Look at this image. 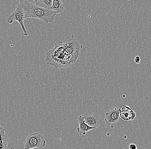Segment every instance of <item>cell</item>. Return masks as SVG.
Returning <instances> with one entry per match:
<instances>
[{
	"label": "cell",
	"instance_id": "6da1fadb",
	"mask_svg": "<svg viewBox=\"0 0 151 149\" xmlns=\"http://www.w3.org/2000/svg\"><path fill=\"white\" fill-rule=\"evenodd\" d=\"M19 3H21L24 10V19H38L47 23L53 22L54 20L57 13L54 10L40 7L27 0Z\"/></svg>",
	"mask_w": 151,
	"mask_h": 149
},
{
	"label": "cell",
	"instance_id": "5b68a950",
	"mask_svg": "<svg viewBox=\"0 0 151 149\" xmlns=\"http://www.w3.org/2000/svg\"><path fill=\"white\" fill-rule=\"evenodd\" d=\"M119 109L114 108L108 110L106 113L105 121L107 125H112L119 119Z\"/></svg>",
	"mask_w": 151,
	"mask_h": 149
},
{
	"label": "cell",
	"instance_id": "ba28073f",
	"mask_svg": "<svg viewBox=\"0 0 151 149\" xmlns=\"http://www.w3.org/2000/svg\"><path fill=\"white\" fill-rule=\"evenodd\" d=\"M78 121H79V127L77 128V132L81 135H86V133L88 131H90L96 129L93 127H91L87 125L84 120L83 116H80L78 117Z\"/></svg>",
	"mask_w": 151,
	"mask_h": 149
},
{
	"label": "cell",
	"instance_id": "3957f363",
	"mask_svg": "<svg viewBox=\"0 0 151 149\" xmlns=\"http://www.w3.org/2000/svg\"><path fill=\"white\" fill-rule=\"evenodd\" d=\"M46 144V140L42 135L39 133H33L29 135L25 140L24 148H42Z\"/></svg>",
	"mask_w": 151,
	"mask_h": 149
},
{
	"label": "cell",
	"instance_id": "8fae6325",
	"mask_svg": "<svg viewBox=\"0 0 151 149\" xmlns=\"http://www.w3.org/2000/svg\"><path fill=\"white\" fill-rule=\"evenodd\" d=\"M27 1H29V2L32 3L34 4L40 6V7L46 8L42 0H27Z\"/></svg>",
	"mask_w": 151,
	"mask_h": 149
},
{
	"label": "cell",
	"instance_id": "7a4b0ae2",
	"mask_svg": "<svg viewBox=\"0 0 151 149\" xmlns=\"http://www.w3.org/2000/svg\"><path fill=\"white\" fill-rule=\"evenodd\" d=\"M63 53L70 64H74L80 55L82 45L75 39L73 35L68 36L63 43Z\"/></svg>",
	"mask_w": 151,
	"mask_h": 149
},
{
	"label": "cell",
	"instance_id": "9c48e42d",
	"mask_svg": "<svg viewBox=\"0 0 151 149\" xmlns=\"http://www.w3.org/2000/svg\"><path fill=\"white\" fill-rule=\"evenodd\" d=\"M9 142V137L5 133L4 129L0 126V149H6Z\"/></svg>",
	"mask_w": 151,
	"mask_h": 149
},
{
	"label": "cell",
	"instance_id": "30bf717a",
	"mask_svg": "<svg viewBox=\"0 0 151 149\" xmlns=\"http://www.w3.org/2000/svg\"><path fill=\"white\" fill-rule=\"evenodd\" d=\"M50 9L55 11L57 14L62 13L64 10V4L61 0H52V5Z\"/></svg>",
	"mask_w": 151,
	"mask_h": 149
},
{
	"label": "cell",
	"instance_id": "4fadbf2b",
	"mask_svg": "<svg viewBox=\"0 0 151 149\" xmlns=\"http://www.w3.org/2000/svg\"><path fill=\"white\" fill-rule=\"evenodd\" d=\"M134 61L137 64H139L140 63V58L139 56H136L134 58Z\"/></svg>",
	"mask_w": 151,
	"mask_h": 149
},
{
	"label": "cell",
	"instance_id": "5bb4252c",
	"mask_svg": "<svg viewBox=\"0 0 151 149\" xmlns=\"http://www.w3.org/2000/svg\"><path fill=\"white\" fill-rule=\"evenodd\" d=\"M129 148L130 149H137V147L136 145L134 144H131L129 145Z\"/></svg>",
	"mask_w": 151,
	"mask_h": 149
},
{
	"label": "cell",
	"instance_id": "8992f818",
	"mask_svg": "<svg viewBox=\"0 0 151 149\" xmlns=\"http://www.w3.org/2000/svg\"><path fill=\"white\" fill-rule=\"evenodd\" d=\"M119 117L124 121L132 120L135 118L136 113L131 107L124 106L119 109Z\"/></svg>",
	"mask_w": 151,
	"mask_h": 149
},
{
	"label": "cell",
	"instance_id": "9a60e30c",
	"mask_svg": "<svg viewBox=\"0 0 151 149\" xmlns=\"http://www.w3.org/2000/svg\"><path fill=\"white\" fill-rule=\"evenodd\" d=\"M17 1H19V2H22L23 1H25V0H17Z\"/></svg>",
	"mask_w": 151,
	"mask_h": 149
},
{
	"label": "cell",
	"instance_id": "52a82bcc",
	"mask_svg": "<svg viewBox=\"0 0 151 149\" xmlns=\"http://www.w3.org/2000/svg\"><path fill=\"white\" fill-rule=\"evenodd\" d=\"M85 122L91 127L98 128L102 123L101 119L96 114H87L83 116Z\"/></svg>",
	"mask_w": 151,
	"mask_h": 149
},
{
	"label": "cell",
	"instance_id": "277c9868",
	"mask_svg": "<svg viewBox=\"0 0 151 149\" xmlns=\"http://www.w3.org/2000/svg\"><path fill=\"white\" fill-rule=\"evenodd\" d=\"M24 10L21 3L17 5V8L14 10V12L8 17L7 19V22L8 23H12L14 21H16L19 22L20 25L22 29L24 32V36H28V33L26 29L24 27Z\"/></svg>",
	"mask_w": 151,
	"mask_h": 149
},
{
	"label": "cell",
	"instance_id": "7c38bea8",
	"mask_svg": "<svg viewBox=\"0 0 151 149\" xmlns=\"http://www.w3.org/2000/svg\"><path fill=\"white\" fill-rule=\"evenodd\" d=\"M42 1L45 6L46 8L50 9L52 5V0H42Z\"/></svg>",
	"mask_w": 151,
	"mask_h": 149
}]
</instances>
